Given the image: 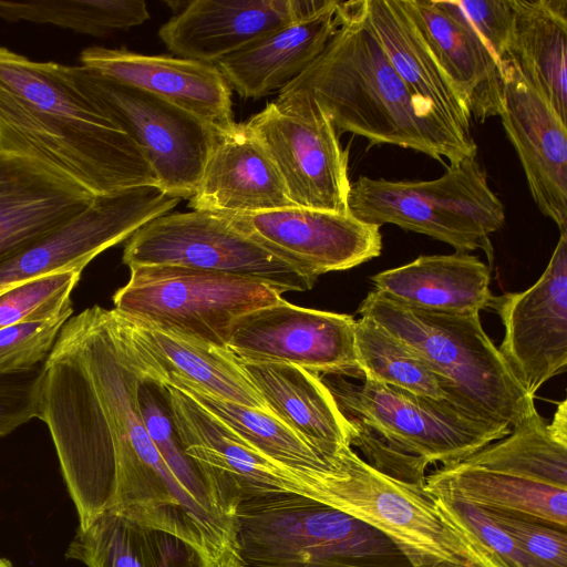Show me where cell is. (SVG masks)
Returning <instances> with one entry per match:
<instances>
[{
	"label": "cell",
	"mask_w": 567,
	"mask_h": 567,
	"mask_svg": "<svg viewBox=\"0 0 567 567\" xmlns=\"http://www.w3.org/2000/svg\"><path fill=\"white\" fill-rule=\"evenodd\" d=\"M141 377L120 344L110 310L72 316L44 363L39 419L85 526L103 511L202 547L219 518L179 483L145 429Z\"/></svg>",
	"instance_id": "6da1fadb"
},
{
	"label": "cell",
	"mask_w": 567,
	"mask_h": 567,
	"mask_svg": "<svg viewBox=\"0 0 567 567\" xmlns=\"http://www.w3.org/2000/svg\"><path fill=\"white\" fill-rule=\"evenodd\" d=\"M0 152L37 162L93 196L155 185L133 140L68 73L0 45Z\"/></svg>",
	"instance_id": "7a4b0ae2"
},
{
	"label": "cell",
	"mask_w": 567,
	"mask_h": 567,
	"mask_svg": "<svg viewBox=\"0 0 567 567\" xmlns=\"http://www.w3.org/2000/svg\"><path fill=\"white\" fill-rule=\"evenodd\" d=\"M338 25L323 51L284 86L277 99L315 103L337 133L395 145L444 164L476 157L477 146L446 127L416 100L383 50L364 0L339 1Z\"/></svg>",
	"instance_id": "3957f363"
},
{
	"label": "cell",
	"mask_w": 567,
	"mask_h": 567,
	"mask_svg": "<svg viewBox=\"0 0 567 567\" xmlns=\"http://www.w3.org/2000/svg\"><path fill=\"white\" fill-rule=\"evenodd\" d=\"M320 378L352 430L350 445L374 468L401 481L424 486L429 465H456L512 430L369 378L361 384L340 375Z\"/></svg>",
	"instance_id": "277c9868"
},
{
	"label": "cell",
	"mask_w": 567,
	"mask_h": 567,
	"mask_svg": "<svg viewBox=\"0 0 567 567\" xmlns=\"http://www.w3.org/2000/svg\"><path fill=\"white\" fill-rule=\"evenodd\" d=\"M419 354L442 379L449 401L461 411L511 429L535 408L511 373L480 313L452 315L409 308L370 291L358 311Z\"/></svg>",
	"instance_id": "5b68a950"
},
{
	"label": "cell",
	"mask_w": 567,
	"mask_h": 567,
	"mask_svg": "<svg viewBox=\"0 0 567 567\" xmlns=\"http://www.w3.org/2000/svg\"><path fill=\"white\" fill-rule=\"evenodd\" d=\"M236 517L239 567H411L377 529L305 497H256Z\"/></svg>",
	"instance_id": "8992f818"
},
{
	"label": "cell",
	"mask_w": 567,
	"mask_h": 567,
	"mask_svg": "<svg viewBox=\"0 0 567 567\" xmlns=\"http://www.w3.org/2000/svg\"><path fill=\"white\" fill-rule=\"evenodd\" d=\"M348 208L359 220L393 224L451 245L455 251L483 249L493 261L489 235L505 224V208L476 157L450 164L433 181L393 182L360 176L350 185Z\"/></svg>",
	"instance_id": "52a82bcc"
},
{
	"label": "cell",
	"mask_w": 567,
	"mask_h": 567,
	"mask_svg": "<svg viewBox=\"0 0 567 567\" xmlns=\"http://www.w3.org/2000/svg\"><path fill=\"white\" fill-rule=\"evenodd\" d=\"M323 505L389 538L411 567H482L478 556L443 519L424 486L370 465L351 446L331 466Z\"/></svg>",
	"instance_id": "ba28073f"
},
{
	"label": "cell",
	"mask_w": 567,
	"mask_h": 567,
	"mask_svg": "<svg viewBox=\"0 0 567 567\" xmlns=\"http://www.w3.org/2000/svg\"><path fill=\"white\" fill-rule=\"evenodd\" d=\"M130 270L127 284L113 296L117 312L220 348H226L237 318L281 298L264 284L196 268L154 265Z\"/></svg>",
	"instance_id": "9c48e42d"
},
{
	"label": "cell",
	"mask_w": 567,
	"mask_h": 567,
	"mask_svg": "<svg viewBox=\"0 0 567 567\" xmlns=\"http://www.w3.org/2000/svg\"><path fill=\"white\" fill-rule=\"evenodd\" d=\"M66 68L78 87L137 145L157 187L173 197L190 199L217 133L192 113L153 93L83 65Z\"/></svg>",
	"instance_id": "30bf717a"
},
{
	"label": "cell",
	"mask_w": 567,
	"mask_h": 567,
	"mask_svg": "<svg viewBox=\"0 0 567 567\" xmlns=\"http://www.w3.org/2000/svg\"><path fill=\"white\" fill-rule=\"evenodd\" d=\"M123 264L173 265L264 284L280 295L306 291L316 279L236 229L223 215L167 213L140 227L124 247Z\"/></svg>",
	"instance_id": "8fae6325"
},
{
	"label": "cell",
	"mask_w": 567,
	"mask_h": 567,
	"mask_svg": "<svg viewBox=\"0 0 567 567\" xmlns=\"http://www.w3.org/2000/svg\"><path fill=\"white\" fill-rule=\"evenodd\" d=\"M167 390L172 419L184 452L198 466L224 509L256 497L295 495L322 504L331 462L299 470L279 463L237 435L218 417L172 385Z\"/></svg>",
	"instance_id": "7c38bea8"
},
{
	"label": "cell",
	"mask_w": 567,
	"mask_h": 567,
	"mask_svg": "<svg viewBox=\"0 0 567 567\" xmlns=\"http://www.w3.org/2000/svg\"><path fill=\"white\" fill-rule=\"evenodd\" d=\"M245 124L272 161L295 206L349 213L348 151L315 103L276 99Z\"/></svg>",
	"instance_id": "4fadbf2b"
},
{
	"label": "cell",
	"mask_w": 567,
	"mask_h": 567,
	"mask_svg": "<svg viewBox=\"0 0 567 567\" xmlns=\"http://www.w3.org/2000/svg\"><path fill=\"white\" fill-rule=\"evenodd\" d=\"M350 315L309 309L282 298L237 318L226 348L240 361L289 363L319 375L362 378Z\"/></svg>",
	"instance_id": "5bb4252c"
},
{
	"label": "cell",
	"mask_w": 567,
	"mask_h": 567,
	"mask_svg": "<svg viewBox=\"0 0 567 567\" xmlns=\"http://www.w3.org/2000/svg\"><path fill=\"white\" fill-rule=\"evenodd\" d=\"M155 185L94 196L69 221L0 264V292L62 270H82L101 252L128 239L178 203Z\"/></svg>",
	"instance_id": "9a60e30c"
},
{
	"label": "cell",
	"mask_w": 567,
	"mask_h": 567,
	"mask_svg": "<svg viewBox=\"0 0 567 567\" xmlns=\"http://www.w3.org/2000/svg\"><path fill=\"white\" fill-rule=\"evenodd\" d=\"M489 307L505 328L497 348L511 373L535 396L567 369V233H561L538 280L522 292L493 296Z\"/></svg>",
	"instance_id": "2e32d148"
},
{
	"label": "cell",
	"mask_w": 567,
	"mask_h": 567,
	"mask_svg": "<svg viewBox=\"0 0 567 567\" xmlns=\"http://www.w3.org/2000/svg\"><path fill=\"white\" fill-rule=\"evenodd\" d=\"M220 215L240 233L316 280L320 275L367 262L382 250L380 226L363 223L350 212L292 206Z\"/></svg>",
	"instance_id": "e0dca14e"
},
{
	"label": "cell",
	"mask_w": 567,
	"mask_h": 567,
	"mask_svg": "<svg viewBox=\"0 0 567 567\" xmlns=\"http://www.w3.org/2000/svg\"><path fill=\"white\" fill-rule=\"evenodd\" d=\"M114 333L142 379L189 381L220 400L269 412L239 360L226 348L185 338L110 310ZM271 414V413H270Z\"/></svg>",
	"instance_id": "ac0fdd59"
},
{
	"label": "cell",
	"mask_w": 567,
	"mask_h": 567,
	"mask_svg": "<svg viewBox=\"0 0 567 567\" xmlns=\"http://www.w3.org/2000/svg\"><path fill=\"white\" fill-rule=\"evenodd\" d=\"M505 133L524 169L530 195L560 234L567 233V123L508 58L501 62Z\"/></svg>",
	"instance_id": "d6986e66"
},
{
	"label": "cell",
	"mask_w": 567,
	"mask_h": 567,
	"mask_svg": "<svg viewBox=\"0 0 567 567\" xmlns=\"http://www.w3.org/2000/svg\"><path fill=\"white\" fill-rule=\"evenodd\" d=\"M328 0H194L158 30L179 58L215 64L266 34L306 18Z\"/></svg>",
	"instance_id": "ffe728a7"
},
{
	"label": "cell",
	"mask_w": 567,
	"mask_h": 567,
	"mask_svg": "<svg viewBox=\"0 0 567 567\" xmlns=\"http://www.w3.org/2000/svg\"><path fill=\"white\" fill-rule=\"evenodd\" d=\"M80 61L85 68L179 106L216 133L227 131L236 123L231 87L215 64L103 47L84 49Z\"/></svg>",
	"instance_id": "44dd1931"
},
{
	"label": "cell",
	"mask_w": 567,
	"mask_h": 567,
	"mask_svg": "<svg viewBox=\"0 0 567 567\" xmlns=\"http://www.w3.org/2000/svg\"><path fill=\"white\" fill-rule=\"evenodd\" d=\"M471 118L501 116L504 80L499 60L461 18L436 0H401Z\"/></svg>",
	"instance_id": "7402d4cb"
},
{
	"label": "cell",
	"mask_w": 567,
	"mask_h": 567,
	"mask_svg": "<svg viewBox=\"0 0 567 567\" xmlns=\"http://www.w3.org/2000/svg\"><path fill=\"white\" fill-rule=\"evenodd\" d=\"M93 198L37 162L0 152V264L69 221Z\"/></svg>",
	"instance_id": "603a6c76"
},
{
	"label": "cell",
	"mask_w": 567,
	"mask_h": 567,
	"mask_svg": "<svg viewBox=\"0 0 567 567\" xmlns=\"http://www.w3.org/2000/svg\"><path fill=\"white\" fill-rule=\"evenodd\" d=\"M188 200L194 210L218 214L295 206L276 166L245 122L216 134L199 184Z\"/></svg>",
	"instance_id": "cb8c5ba5"
},
{
	"label": "cell",
	"mask_w": 567,
	"mask_h": 567,
	"mask_svg": "<svg viewBox=\"0 0 567 567\" xmlns=\"http://www.w3.org/2000/svg\"><path fill=\"white\" fill-rule=\"evenodd\" d=\"M338 0L215 63L230 87L257 100L281 90L323 51L337 29Z\"/></svg>",
	"instance_id": "d4e9b609"
},
{
	"label": "cell",
	"mask_w": 567,
	"mask_h": 567,
	"mask_svg": "<svg viewBox=\"0 0 567 567\" xmlns=\"http://www.w3.org/2000/svg\"><path fill=\"white\" fill-rule=\"evenodd\" d=\"M371 281L393 302L440 313H480L493 297L489 268L468 252L420 256L372 276Z\"/></svg>",
	"instance_id": "484cf974"
},
{
	"label": "cell",
	"mask_w": 567,
	"mask_h": 567,
	"mask_svg": "<svg viewBox=\"0 0 567 567\" xmlns=\"http://www.w3.org/2000/svg\"><path fill=\"white\" fill-rule=\"evenodd\" d=\"M240 364L271 415L324 454L351 446L352 430L319 374L274 362Z\"/></svg>",
	"instance_id": "4316f807"
},
{
	"label": "cell",
	"mask_w": 567,
	"mask_h": 567,
	"mask_svg": "<svg viewBox=\"0 0 567 567\" xmlns=\"http://www.w3.org/2000/svg\"><path fill=\"white\" fill-rule=\"evenodd\" d=\"M370 23L391 64L420 102L452 132L471 135V117L401 0H364Z\"/></svg>",
	"instance_id": "83f0119b"
},
{
	"label": "cell",
	"mask_w": 567,
	"mask_h": 567,
	"mask_svg": "<svg viewBox=\"0 0 567 567\" xmlns=\"http://www.w3.org/2000/svg\"><path fill=\"white\" fill-rule=\"evenodd\" d=\"M513 29L505 58L567 123V0H511Z\"/></svg>",
	"instance_id": "f1b7e54d"
},
{
	"label": "cell",
	"mask_w": 567,
	"mask_h": 567,
	"mask_svg": "<svg viewBox=\"0 0 567 567\" xmlns=\"http://www.w3.org/2000/svg\"><path fill=\"white\" fill-rule=\"evenodd\" d=\"M66 557L87 567H206L179 537L110 509L78 528Z\"/></svg>",
	"instance_id": "f546056e"
},
{
	"label": "cell",
	"mask_w": 567,
	"mask_h": 567,
	"mask_svg": "<svg viewBox=\"0 0 567 567\" xmlns=\"http://www.w3.org/2000/svg\"><path fill=\"white\" fill-rule=\"evenodd\" d=\"M427 493L484 511L533 518L567 529V489L461 463L426 475Z\"/></svg>",
	"instance_id": "4dcf8cb0"
},
{
	"label": "cell",
	"mask_w": 567,
	"mask_h": 567,
	"mask_svg": "<svg viewBox=\"0 0 567 567\" xmlns=\"http://www.w3.org/2000/svg\"><path fill=\"white\" fill-rule=\"evenodd\" d=\"M461 464L567 489V405H558L550 423L534 409Z\"/></svg>",
	"instance_id": "1f68e13d"
},
{
	"label": "cell",
	"mask_w": 567,
	"mask_h": 567,
	"mask_svg": "<svg viewBox=\"0 0 567 567\" xmlns=\"http://www.w3.org/2000/svg\"><path fill=\"white\" fill-rule=\"evenodd\" d=\"M164 385L178 389L249 445L285 465L299 470L319 468L328 465L339 452L324 454L270 413L220 400L189 381L175 378Z\"/></svg>",
	"instance_id": "d6a6232c"
},
{
	"label": "cell",
	"mask_w": 567,
	"mask_h": 567,
	"mask_svg": "<svg viewBox=\"0 0 567 567\" xmlns=\"http://www.w3.org/2000/svg\"><path fill=\"white\" fill-rule=\"evenodd\" d=\"M354 338L362 378L450 403L445 384L433 369L374 320H355Z\"/></svg>",
	"instance_id": "836d02e7"
},
{
	"label": "cell",
	"mask_w": 567,
	"mask_h": 567,
	"mask_svg": "<svg viewBox=\"0 0 567 567\" xmlns=\"http://www.w3.org/2000/svg\"><path fill=\"white\" fill-rule=\"evenodd\" d=\"M0 19L53 24L103 37L144 23L150 12L143 0H0Z\"/></svg>",
	"instance_id": "e575fe53"
},
{
	"label": "cell",
	"mask_w": 567,
	"mask_h": 567,
	"mask_svg": "<svg viewBox=\"0 0 567 567\" xmlns=\"http://www.w3.org/2000/svg\"><path fill=\"white\" fill-rule=\"evenodd\" d=\"M138 400L148 436L179 483L207 511L238 525L237 517L224 509L198 466L184 452L172 419L166 388L141 378Z\"/></svg>",
	"instance_id": "d590c367"
},
{
	"label": "cell",
	"mask_w": 567,
	"mask_h": 567,
	"mask_svg": "<svg viewBox=\"0 0 567 567\" xmlns=\"http://www.w3.org/2000/svg\"><path fill=\"white\" fill-rule=\"evenodd\" d=\"M433 496L443 519L478 556L482 567H542L484 511Z\"/></svg>",
	"instance_id": "8d00e7d4"
},
{
	"label": "cell",
	"mask_w": 567,
	"mask_h": 567,
	"mask_svg": "<svg viewBox=\"0 0 567 567\" xmlns=\"http://www.w3.org/2000/svg\"><path fill=\"white\" fill-rule=\"evenodd\" d=\"M82 270H62L21 282L0 292V329L47 320L73 310L71 293Z\"/></svg>",
	"instance_id": "74e56055"
},
{
	"label": "cell",
	"mask_w": 567,
	"mask_h": 567,
	"mask_svg": "<svg viewBox=\"0 0 567 567\" xmlns=\"http://www.w3.org/2000/svg\"><path fill=\"white\" fill-rule=\"evenodd\" d=\"M73 310L58 317L0 329V373L32 369L49 357Z\"/></svg>",
	"instance_id": "f35d334b"
},
{
	"label": "cell",
	"mask_w": 567,
	"mask_h": 567,
	"mask_svg": "<svg viewBox=\"0 0 567 567\" xmlns=\"http://www.w3.org/2000/svg\"><path fill=\"white\" fill-rule=\"evenodd\" d=\"M484 512L542 567H567V529L524 516Z\"/></svg>",
	"instance_id": "ab89813d"
},
{
	"label": "cell",
	"mask_w": 567,
	"mask_h": 567,
	"mask_svg": "<svg viewBox=\"0 0 567 567\" xmlns=\"http://www.w3.org/2000/svg\"><path fill=\"white\" fill-rule=\"evenodd\" d=\"M447 12L465 21L502 62L506 56L512 29L511 0H436Z\"/></svg>",
	"instance_id": "60d3db41"
},
{
	"label": "cell",
	"mask_w": 567,
	"mask_h": 567,
	"mask_svg": "<svg viewBox=\"0 0 567 567\" xmlns=\"http://www.w3.org/2000/svg\"><path fill=\"white\" fill-rule=\"evenodd\" d=\"M44 363L29 370L0 373V437L39 419Z\"/></svg>",
	"instance_id": "b9f144b4"
},
{
	"label": "cell",
	"mask_w": 567,
	"mask_h": 567,
	"mask_svg": "<svg viewBox=\"0 0 567 567\" xmlns=\"http://www.w3.org/2000/svg\"><path fill=\"white\" fill-rule=\"evenodd\" d=\"M0 567H12L11 563L0 557Z\"/></svg>",
	"instance_id": "7bdbcfd3"
}]
</instances>
